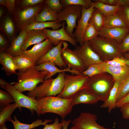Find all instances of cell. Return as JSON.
Instances as JSON below:
<instances>
[{"mask_svg":"<svg viewBox=\"0 0 129 129\" xmlns=\"http://www.w3.org/2000/svg\"><path fill=\"white\" fill-rule=\"evenodd\" d=\"M71 99H67L57 96L42 98L37 101L38 115L47 113H52L64 118L71 112L73 107Z\"/></svg>","mask_w":129,"mask_h":129,"instance_id":"6da1fadb","label":"cell"},{"mask_svg":"<svg viewBox=\"0 0 129 129\" xmlns=\"http://www.w3.org/2000/svg\"><path fill=\"white\" fill-rule=\"evenodd\" d=\"M88 43L92 49L103 61H109L115 57L123 56L119 44L114 40L98 36Z\"/></svg>","mask_w":129,"mask_h":129,"instance_id":"7a4b0ae2","label":"cell"},{"mask_svg":"<svg viewBox=\"0 0 129 129\" xmlns=\"http://www.w3.org/2000/svg\"><path fill=\"white\" fill-rule=\"evenodd\" d=\"M115 81L113 76L107 72L89 77L86 88L89 89L103 102L108 98Z\"/></svg>","mask_w":129,"mask_h":129,"instance_id":"3957f363","label":"cell"},{"mask_svg":"<svg viewBox=\"0 0 129 129\" xmlns=\"http://www.w3.org/2000/svg\"><path fill=\"white\" fill-rule=\"evenodd\" d=\"M65 74V72H61L59 73L55 78L45 79L42 84L28 92L27 96L34 98L38 101L43 97L58 95L63 88Z\"/></svg>","mask_w":129,"mask_h":129,"instance_id":"277c9868","label":"cell"},{"mask_svg":"<svg viewBox=\"0 0 129 129\" xmlns=\"http://www.w3.org/2000/svg\"><path fill=\"white\" fill-rule=\"evenodd\" d=\"M18 82L13 86L21 92L31 91L40 83H43L48 74L43 71H39L34 68H30L17 72Z\"/></svg>","mask_w":129,"mask_h":129,"instance_id":"5b68a950","label":"cell"},{"mask_svg":"<svg viewBox=\"0 0 129 129\" xmlns=\"http://www.w3.org/2000/svg\"><path fill=\"white\" fill-rule=\"evenodd\" d=\"M45 5V1L34 6L15 8L14 14V19L19 33L34 22L36 16L41 11Z\"/></svg>","mask_w":129,"mask_h":129,"instance_id":"8992f818","label":"cell"},{"mask_svg":"<svg viewBox=\"0 0 129 129\" xmlns=\"http://www.w3.org/2000/svg\"><path fill=\"white\" fill-rule=\"evenodd\" d=\"M89 78L82 73L75 75L65 73L63 88L61 92L57 96L65 99H71L78 92L86 88Z\"/></svg>","mask_w":129,"mask_h":129,"instance_id":"52a82bcc","label":"cell"},{"mask_svg":"<svg viewBox=\"0 0 129 129\" xmlns=\"http://www.w3.org/2000/svg\"><path fill=\"white\" fill-rule=\"evenodd\" d=\"M0 86L12 96L20 111L22 110V108H24L29 109L32 115L35 111L38 115L37 101L35 98L23 94L15 88L13 86L1 78L0 79Z\"/></svg>","mask_w":129,"mask_h":129,"instance_id":"ba28073f","label":"cell"},{"mask_svg":"<svg viewBox=\"0 0 129 129\" xmlns=\"http://www.w3.org/2000/svg\"><path fill=\"white\" fill-rule=\"evenodd\" d=\"M82 6L70 5L64 7L63 10L58 13L57 22L61 23L63 21L66 22L67 25L65 26L66 32L70 36L74 38V29L77 26L76 22L81 17Z\"/></svg>","mask_w":129,"mask_h":129,"instance_id":"9c48e42d","label":"cell"},{"mask_svg":"<svg viewBox=\"0 0 129 129\" xmlns=\"http://www.w3.org/2000/svg\"><path fill=\"white\" fill-rule=\"evenodd\" d=\"M87 68L91 64L100 63L102 61L90 46L88 41L84 43L82 46H77L73 50Z\"/></svg>","mask_w":129,"mask_h":129,"instance_id":"30bf717a","label":"cell"},{"mask_svg":"<svg viewBox=\"0 0 129 129\" xmlns=\"http://www.w3.org/2000/svg\"><path fill=\"white\" fill-rule=\"evenodd\" d=\"M63 45L61 56L65 65L71 70L81 73L86 70V68L79 57L73 50L68 47V44L64 42Z\"/></svg>","mask_w":129,"mask_h":129,"instance_id":"8fae6325","label":"cell"},{"mask_svg":"<svg viewBox=\"0 0 129 129\" xmlns=\"http://www.w3.org/2000/svg\"><path fill=\"white\" fill-rule=\"evenodd\" d=\"M94 8L93 5L88 9L82 6L81 16L77 20V24L73 33L74 38L80 46H82L84 43L83 40L84 34Z\"/></svg>","mask_w":129,"mask_h":129,"instance_id":"7c38bea8","label":"cell"},{"mask_svg":"<svg viewBox=\"0 0 129 129\" xmlns=\"http://www.w3.org/2000/svg\"><path fill=\"white\" fill-rule=\"evenodd\" d=\"M63 23L62 27L59 29L54 30L45 28L42 30L54 46L58 45L61 41H65L69 42L72 45L75 47L77 46V42L74 38L66 32L65 29V22H64Z\"/></svg>","mask_w":129,"mask_h":129,"instance_id":"4fadbf2b","label":"cell"},{"mask_svg":"<svg viewBox=\"0 0 129 129\" xmlns=\"http://www.w3.org/2000/svg\"><path fill=\"white\" fill-rule=\"evenodd\" d=\"M97 118L95 114L82 112L78 117L73 120L72 123L81 129H110L98 124L96 121Z\"/></svg>","mask_w":129,"mask_h":129,"instance_id":"5bb4252c","label":"cell"},{"mask_svg":"<svg viewBox=\"0 0 129 129\" xmlns=\"http://www.w3.org/2000/svg\"><path fill=\"white\" fill-rule=\"evenodd\" d=\"M54 47L52 42L47 38L42 42L35 45L31 49L23 52L37 62L45 55Z\"/></svg>","mask_w":129,"mask_h":129,"instance_id":"9a60e30c","label":"cell"},{"mask_svg":"<svg viewBox=\"0 0 129 129\" xmlns=\"http://www.w3.org/2000/svg\"><path fill=\"white\" fill-rule=\"evenodd\" d=\"M64 41H61L57 46L54 47L42 58L36 62L37 65L43 62H52L60 68H66L61 56L62 47Z\"/></svg>","mask_w":129,"mask_h":129,"instance_id":"2e32d148","label":"cell"},{"mask_svg":"<svg viewBox=\"0 0 129 129\" xmlns=\"http://www.w3.org/2000/svg\"><path fill=\"white\" fill-rule=\"evenodd\" d=\"M129 33V28L104 27L99 31L98 36L114 40L120 44Z\"/></svg>","mask_w":129,"mask_h":129,"instance_id":"e0dca14e","label":"cell"},{"mask_svg":"<svg viewBox=\"0 0 129 129\" xmlns=\"http://www.w3.org/2000/svg\"><path fill=\"white\" fill-rule=\"evenodd\" d=\"M71 99V104L73 106L81 103L93 104L97 103L99 101L97 96L86 88L78 92Z\"/></svg>","mask_w":129,"mask_h":129,"instance_id":"ac0fdd59","label":"cell"},{"mask_svg":"<svg viewBox=\"0 0 129 129\" xmlns=\"http://www.w3.org/2000/svg\"><path fill=\"white\" fill-rule=\"evenodd\" d=\"M39 71H43L48 73V75L45 79L51 78L57 73H60L65 72H68L76 75L80 74L81 73L71 69L68 67L62 69L57 67L53 63L50 62H46L36 65L33 67Z\"/></svg>","mask_w":129,"mask_h":129,"instance_id":"d6986e66","label":"cell"},{"mask_svg":"<svg viewBox=\"0 0 129 129\" xmlns=\"http://www.w3.org/2000/svg\"><path fill=\"white\" fill-rule=\"evenodd\" d=\"M47 38L43 30H33L27 32L22 50L23 52L26 50L30 45L40 43Z\"/></svg>","mask_w":129,"mask_h":129,"instance_id":"ffe728a7","label":"cell"},{"mask_svg":"<svg viewBox=\"0 0 129 129\" xmlns=\"http://www.w3.org/2000/svg\"><path fill=\"white\" fill-rule=\"evenodd\" d=\"M13 63L16 70L22 71L37 65L36 61L23 52L17 56H12Z\"/></svg>","mask_w":129,"mask_h":129,"instance_id":"44dd1931","label":"cell"},{"mask_svg":"<svg viewBox=\"0 0 129 129\" xmlns=\"http://www.w3.org/2000/svg\"><path fill=\"white\" fill-rule=\"evenodd\" d=\"M27 32L25 30L21 31L18 36L15 38L11 43L9 47L5 52L12 56H18L22 53V50Z\"/></svg>","mask_w":129,"mask_h":129,"instance_id":"7402d4cb","label":"cell"},{"mask_svg":"<svg viewBox=\"0 0 129 129\" xmlns=\"http://www.w3.org/2000/svg\"><path fill=\"white\" fill-rule=\"evenodd\" d=\"M106 72L110 74L115 81L121 82L129 75V67L127 64L120 66L107 65Z\"/></svg>","mask_w":129,"mask_h":129,"instance_id":"603a6c76","label":"cell"},{"mask_svg":"<svg viewBox=\"0 0 129 129\" xmlns=\"http://www.w3.org/2000/svg\"><path fill=\"white\" fill-rule=\"evenodd\" d=\"M0 63L2 65V70L6 75L16 74V68L13 63L12 56L6 52L0 53Z\"/></svg>","mask_w":129,"mask_h":129,"instance_id":"cb8c5ba5","label":"cell"},{"mask_svg":"<svg viewBox=\"0 0 129 129\" xmlns=\"http://www.w3.org/2000/svg\"><path fill=\"white\" fill-rule=\"evenodd\" d=\"M120 82L115 81L108 98L100 106L101 108H108L109 113L116 107L117 94Z\"/></svg>","mask_w":129,"mask_h":129,"instance_id":"d4e9b609","label":"cell"},{"mask_svg":"<svg viewBox=\"0 0 129 129\" xmlns=\"http://www.w3.org/2000/svg\"><path fill=\"white\" fill-rule=\"evenodd\" d=\"M0 30L6 35L11 43L15 38V26L11 17L5 16L0 23Z\"/></svg>","mask_w":129,"mask_h":129,"instance_id":"484cf974","label":"cell"},{"mask_svg":"<svg viewBox=\"0 0 129 129\" xmlns=\"http://www.w3.org/2000/svg\"><path fill=\"white\" fill-rule=\"evenodd\" d=\"M63 24V23L56 21L34 22L28 26L25 30L27 32L32 30H42L48 27L52 28L53 30H56L62 27Z\"/></svg>","mask_w":129,"mask_h":129,"instance_id":"4316f807","label":"cell"},{"mask_svg":"<svg viewBox=\"0 0 129 129\" xmlns=\"http://www.w3.org/2000/svg\"><path fill=\"white\" fill-rule=\"evenodd\" d=\"M58 18V13L51 10L45 4L41 11L36 16L34 22H57Z\"/></svg>","mask_w":129,"mask_h":129,"instance_id":"83f0119b","label":"cell"},{"mask_svg":"<svg viewBox=\"0 0 129 129\" xmlns=\"http://www.w3.org/2000/svg\"><path fill=\"white\" fill-rule=\"evenodd\" d=\"M14 120H12L11 122L13 124L14 129H32L41 125H45L49 122H51L53 120L45 119L43 121L42 120L38 119L32 122L30 124H27L21 123L17 119L16 116H13Z\"/></svg>","mask_w":129,"mask_h":129,"instance_id":"f1b7e54d","label":"cell"},{"mask_svg":"<svg viewBox=\"0 0 129 129\" xmlns=\"http://www.w3.org/2000/svg\"><path fill=\"white\" fill-rule=\"evenodd\" d=\"M104 27L110 28L128 27L123 19L117 13L104 16Z\"/></svg>","mask_w":129,"mask_h":129,"instance_id":"f546056e","label":"cell"},{"mask_svg":"<svg viewBox=\"0 0 129 129\" xmlns=\"http://www.w3.org/2000/svg\"><path fill=\"white\" fill-rule=\"evenodd\" d=\"M107 64L106 61L94 64L89 66L81 73L89 77L102 73L106 72Z\"/></svg>","mask_w":129,"mask_h":129,"instance_id":"4dcf8cb0","label":"cell"},{"mask_svg":"<svg viewBox=\"0 0 129 129\" xmlns=\"http://www.w3.org/2000/svg\"><path fill=\"white\" fill-rule=\"evenodd\" d=\"M18 108L17 104L14 102L0 109V125L7 121L11 122V115L14 110Z\"/></svg>","mask_w":129,"mask_h":129,"instance_id":"1f68e13d","label":"cell"},{"mask_svg":"<svg viewBox=\"0 0 129 129\" xmlns=\"http://www.w3.org/2000/svg\"><path fill=\"white\" fill-rule=\"evenodd\" d=\"M93 1L94 8L99 10L104 16L116 13L121 7L119 5L113 6L104 4L97 0Z\"/></svg>","mask_w":129,"mask_h":129,"instance_id":"d6a6232c","label":"cell"},{"mask_svg":"<svg viewBox=\"0 0 129 129\" xmlns=\"http://www.w3.org/2000/svg\"><path fill=\"white\" fill-rule=\"evenodd\" d=\"M89 22L92 23L99 31L104 27V16L98 9L94 8Z\"/></svg>","mask_w":129,"mask_h":129,"instance_id":"836d02e7","label":"cell"},{"mask_svg":"<svg viewBox=\"0 0 129 129\" xmlns=\"http://www.w3.org/2000/svg\"><path fill=\"white\" fill-rule=\"evenodd\" d=\"M98 32L99 31L94 25L89 22L83 35V43L89 41L95 38L98 36Z\"/></svg>","mask_w":129,"mask_h":129,"instance_id":"e575fe53","label":"cell"},{"mask_svg":"<svg viewBox=\"0 0 129 129\" xmlns=\"http://www.w3.org/2000/svg\"><path fill=\"white\" fill-rule=\"evenodd\" d=\"M64 7L70 5H81L86 9L93 6V1L91 0H61Z\"/></svg>","mask_w":129,"mask_h":129,"instance_id":"d590c367","label":"cell"},{"mask_svg":"<svg viewBox=\"0 0 129 129\" xmlns=\"http://www.w3.org/2000/svg\"><path fill=\"white\" fill-rule=\"evenodd\" d=\"M129 94V75L120 82L117 94V103L121 99Z\"/></svg>","mask_w":129,"mask_h":129,"instance_id":"8d00e7d4","label":"cell"},{"mask_svg":"<svg viewBox=\"0 0 129 129\" xmlns=\"http://www.w3.org/2000/svg\"><path fill=\"white\" fill-rule=\"evenodd\" d=\"M13 102H15V101L12 96L7 91L0 89V109Z\"/></svg>","mask_w":129,"mask_h":129,"instance_id":"74e56055","label":"cell"},{"mask_svg":"<svg viewBox=\"0 0 129 129\" xmlns=\"http://www.w3.org/2000/svg\"><path fill=\"white\" fill-rule=\"evenodd\" d=\"M45 4L51 10L58 13L64 7L59 0H46Z\"/></svg>","mask_w":129,"mask_h":129,"instance_id":"f35d334b","label":"cell"},{"mask_svg":"<svg viewBox=\"0 0 129 129\" xmlns=\"http://www.w3.org/2000/svg\"><path fill=\"white\" fill-rule=\"evenodd\" d=\"M117 13L122 18L129 28V5L121 7Z\"/></svg>","mask_w":129,"mask_h":129,"instance_id":"ab89813d","label":"cell"},{"mask_svg":"<svg viewBox=\"0 0 129 129\" xmlns=\"http://www.w3.org/2000/svg\"><path fill=\"white\" fill-rule=\"evenodd\" d=\"M119 47L122 54L129 51V33L125 36L122 42L119 44Z\"/></svg>","mask_w":129,"mask_h":129,"instance_id":"60d3db41","label":"cell"},{"mask_svg":"<svg viewBox=\"0 0 129 129\" xmlns=\"http://www.w3.org/2000/svg\"><path fill=\"white\" fill-rule=\"evenodd\" d=\"M44 0H21L22 7H27L36 6L44 2Z\"/></svg>","mask_w":129,"mask_h":129,"instance_id":"b9f144b4","label":"cell"},{"mask_svg":"<svg viewBox=\"0 0 129 129\" xmlns=\"http://www.w3.org/2000/svg\"><path fill=\"white\" fill-rule=\"evenodd\" d=\"M106 62L107 65H108L120 66L126 65L125 62L121 57H115L111 60Z\"/></svg>","mask_w":129,"mask_h":129,"instance_id":"7bdbcfd3","label":"cell"},{"mask_svg":"<svg viewBox=\"0 0 129 129\" xmlns=\"http://www.w3.org/2000/svg\"><path fill=\"white\" fill-rule=\"evenodd\" d=\"M10 45L4 36L0 34V53L5 52Z\"/></svg>","mask_w":129,"mask_h":129,"instance_id":"ee69618b","label":"cell"},{"mask_svg":"<svg viewBox=\"0 0 129 129\" xmlns=\"http://www.w3.org/2000/svg\"><path fill=\"white\" fill-rule=\"evenodd\" d=\"M42 129H61L62 128V123H59V119L56 117L53 123L51 124H46Z\"/></svg>","mask_w":129,"mask_h":129,"instance_id":"f6af8a7d","label":"cell"},{"mask_svg":"<svg viewBox=\"0 0 129 129\" xmlns=\"http://www.w3.org/2000/svg\"><path fill=\"white\" fill-rule=\"evenodd\" d=\"M120 110L123 118L129 119V103L122 105L120 107Z\"/></svg>","mask_w":129,"mask_h":129,"instance_id":"bcb514c9","label":"cell"},{"mask_svg":"<svg viewBox=\"0 0 129 129\" xmlns=\"http://www.w3.org/2000/svg\"><path fill=\"white\" fill-rule=\"evenodd\" d=\"M6 7L9 12L14 15L15 9L16 0H5Z\"/></svg>","mask_w":129,"mask_h":129,"instance_id":"7dc6e473","label":"cell"},{"mask_svg":"<svg viewBox=\"0 0 129 129\" xmlns=\"http://www.w3.org/2000/svg\"><path fill=\"white\" fill-rule=\"evenodd\" d=\"M129 103V94L121 99L117 103L116 107H120L123 105Z\"/></svg>","mask_w":129,"mask_h":129,"instance_id":"c3c4849f","label":"cell"},{"mask_svg":"<svg viewBox=\"0 0 129 129\" xmlns=\"http://www.w3.org/2000/svg\"><path fill=\"white\" fill-rule=\"evenodd\" d=\"M97 0L104 4L111 5H116V0Z\"/></svg>","mask_w":129,"mask_h":129,"instance_id":"681fc988","label":"cell"},{"mask_svg":"<svg viewBox=\"0 0 129 129\" xmlns=\"http://www.w3.org/2000/svg\"><path fill=\"white\" fill-rule=\"evenodd\" d=\"M116 5L120 7L129 5V0H116Z\"/></svg>","mask_w":129,"mask_h":129,"instance_id":"f907efd6","label":"cell"},{"mask_svg":"<svg viewBox=\"0 0 129 129\" xmlns=\"http://www.w3.org/2000/svg\"><path fill=\"white\" fill-rule=\"evenodd\" d=\"M71 121L70 120H66L64 118H62L61 122L62 124V129H67Z\"/></svg>","mask_w":129,"mask_h":129,"instance_id":"816d5d0a","label":"cell"},{"mask_svg":"<svg viewBox=\"0 0 129 129\" xmlns=\"http://www.w3.org/2000/svg\"><path fill=\"white\" fill-rule=\"evenodd\" d=\"M123 56L125 59L129 60V53L126 52L123 54Z\"/></svg>","mask_w":129,"mask_h":129,"instance_id":"f5cc1de1","label":"cell"},{"mask_svg":"<svg viewBox=\"0 0 129 129\" xmlns=\"http://www.w3.org/2000/svg\"><path fill=\"white\" fill-rule=\"evenodd\" d=\"M121 58L124 61L126 64L129 67V60L125 58L123 56L121 57Z\"/></svg>","mask_w":129,"mask_h":129,"instance_id":"db71d44e","label":"cell"},{"mask_svg":"<svg viewBox=\"0 0 129 129\" xmlns=\"http://www.w3.org/2000/svg\"><path fill=\"white\" fill-rule=\"evenodd\" d=\"M0 129H8L5 125V123H4L0 125Z\"/></svg>","mask_w":129,"mask_h":129,"instance_id":"11a10c76","label":"cell"},{"mask_svg":"<svg viewBox=\"0 0 129 129\" xmlns=\"http://www.w3.org/2000/svg\"><path fill=\"white\" fill-rule=\"evenodd\" d=\"M4 10L3 8L0 7V18L2 16L4 13Z\"/></svg>","mask_w":129,"mask_h":129,"instance_id":"9f6ffc18","label":"cell"},{"mask_svg":"<svg viewBox=\"0 0 129 129\" xmlns=\"http://www.w3.org/2000/svg\"><path fill=\"white\" fill-rule=\"evenodd\" d=\"M0 5H4L6 6L5 0H0Z\"/></svg>","mask_w":129,"mask_h":129,"instance_id":"6f0895ef","label":"cell"},{"mask_svg":"<svg viewBox=\"0 0 129 129\" xmlns=\"http://www.w3.org/2000/svg\"><path fill=\"white\" fill-rule=\"evenodd\" d=\"M70 129H81L78 127L73 125L72 126Z\"/></svg>","mask_w":129,"mask_h":129,"instance_id":"680465c9","label":"cell"},{"mask_svg":"<svg viewBox=\"0 0 129 129\" xmlns=\"http://www.w3.org/2000/svg\"><path fill=\"white\" fill-rule=\"evenodd\" d=\"M128 52L129 53V52Z\"/></svg>","mask_w":129,"mask_h":129,"instance_id":"91938a15","label":"cell"}]
</instances>
